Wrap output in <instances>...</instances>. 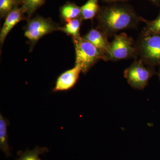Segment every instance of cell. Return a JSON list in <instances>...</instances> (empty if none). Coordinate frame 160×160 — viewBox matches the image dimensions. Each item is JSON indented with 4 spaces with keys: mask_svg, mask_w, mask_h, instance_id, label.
<instances>
[{
    "mask_svg": "<svg viewBox=\"0 0 160 160\" xmlns=\"http://www.w3.org/2000/svg\"><path fill=\"white\" fill-rule=\"evenodd\" d=\"M98 18L100 29L106 36L133 28L139 21L132 8L123 4H114L101 8Z\"/></svg>",
    "mask_w": 160,
    "mask_h": 160,
    "instance_id": "cell-1",
    "label": "cell"
},
{
    "mask_svg": "<svg viewBox=\"0 0 160 160\" xmlns=\"http://www.w3.org/2000/svg\"><path fill=\"white\" fill-rule=\"evenodd\" d=\"M75 50V65L81 66L82 72L86 73L98 60L102 58L103 53L83 37L73 38Z\"/></svg>",
    "mask_w": 160,
    "mask_h": 160,
    "instance_id": "cell-2",
    "label": "cell"
},
{
    "mask_svg": "<svg viewBox=\"0 0 160 160\" xmlns=\"http://www.w3.org/2000/svg\"><path fill=\"white\" fill-rule=\"evenodd\" d=\"M132 40L125 33L115 36L102 58L112 61L126 59L134 56L136 49L132 46Z\"/></svg>",
    "mask_w": 160,
    "mask_h": 160,
    "instance_id": "cell-3",
    "label": "cell"
},
{
    "mask_svg": "<svg viewBox=\"0 0 160 160\" xmlns=\"http://www.w3.org/2000/svg\"><path fill=\"white\" fill-rule=\"evenodd\" d=\"M144 63L142 60L136 61L124 72V76L134 89H144L155 73L154 69L146 67Z\"/></svg>",
    "mask_w": 160,
    "mask_h": 160,
    "instance_id": "cell-4",
    "label": "cell"
},
{
    "mask_svg": "<svg viewBox=\"0 0 160 160\" xmlns=\"http://www.w3.org/2000/svg\"><path fill=\"white\" fill-rule=\"evenodd\" d=\"M139 48L144 63L150 66L160 65V33L143 35Z\"/></svg>",
    "mask_w": 160,
    "mask_h": 160,
    "instance_id": "cell-5",
    "label": "cell"
},
{
    "mask_svg": "<svg viewBox=\"0 0 160 160\" xmlns=\"http://www.w3.org/2000/svg\"><path fill=\"white\" fill-rule=\"evenodd\" d=\"M56 27L51 21L42 17L30 20L26 27L25 36L32 42H36L44 36L55 31Z\"/></svg>",
    "mask_w": 160,
    "mask_h": 160,
    "instance_id": "cell-6",
    "label": "cell"
},
{
    "mask_svg": "<svg viewBox=\"0 0 160 160\" xmlns=\"http://www.w3.org/2000/svg\"><path fill=\"white\" fill-rule=\"evenodd\" d=\"M81 72L82 68L78 65H75L72 69L64 72L58 78L52 91H67L72 89L77 82Z\"/></svg>",
    "mask_w": 160,
    "mask_h": 160,
    "instance_id": "cell-7",
    "label": "cell"
},
{
    "mask_svg": "<svg viewBox=\"0 0 160 160\" xmlns=\"http://www.w3.org/2000/svg\"><path fill=\"white\" fill-rule=\"evenodd\" d=\"M24 13L25 12L22 7L18 8L16 7L7 15L0 33V42L2 45L11 29L24 19Z\"/></svg>",
    "mask_w": 160,
    "mask_h": 160,
    "instance_id": "cell-8",
    "label": "cell"
},
{
    "mask_svg": "<svg viewBox=\"0 0 160 160\" xmlns=\"http://www.w3.org/2000/svg\"><path fill=\"white\" fill-rule=\"evenodd\" d=\"M106 35L103 32L92 29L83 38L89 41L103 52V54L109 48L110 43L108 42Z\"/></svg>",
    "mask_w": 160,
    "mask_h": 160,
    "instance_id": "cell-9",
    "label": "cell"
},
{
    "mask_svg": "<svg viewBox=\"0 0 160 160\" xmlns=\"http://www.w3.org/2000/svg\"><path fill=\"white\" fill-rule=\"evenodd\" d=\"M9 125V120L0 114V149L7 157L11 156L10 147L8 143V127Z\"/></svg>",
    "mask_w": 160,
    "mask_h": 160,
    "instance_id": "cell-10",
    "label": "cell"
},
{
    "mask_svg": "<svg viewBox=\"0 0 160 160\" xmlns=\"http://www.w3.org/2000/svg\"><path fill=\"white\" fill-rule=\"evenodd\" d=\"M98 0H88L81 7V18L84 20L92 19L98 14L99 10Z\"/></svg>",
    "mask_w": 160,
    "mask_h": 160,
    "instance_id": "cell-11",
    "label": "cell"
},
{
    "mask_svg": "<svg viewBox=\"0 0 160 160\" xmlns=\"http://www.w3.org/2000/svg\"><path fill=\"white\" fill-rule=\"evenodd\" d=\"M61 12L62 17L67 22L80 16L81 18V7L75 4L69 3L62 7Z\"/></svg>",
    "mask_w": 160,
    "mask_h": 160,
    "instance_id": "cell-12",
    "label": "cell"
},
{
    "mask_svg": "<svg viewBox=\"0 0 160 160\" xmlns=\"http://www.w3.org/2000/svg\"><path fill=\"white\" fill-rule=\"evenodd\" d=\"M49 152L47 147H40L36 146L33 150L27 149L25 152L19 151L18 154L19 158L17 160H42L40 158V155Z\"/></svg>",
    "mask_w": 160,
    "mask_h": 160,
    "instance_id": "cell-13",
    "label": "cell"
},
{
    "mask_svg": "<svg viewBox=\"0 0 160 160\" xmlns=\"http://www.w3.org/2000/svg\"><path fill=\"white\" fill-rule=\"evenodd\" d=\"M82 19L76 18L67 22L65 26L61 28H58L61 30L68 35L72 36L73 38L78 37L80 36V30L82 24Z\"/></svg>",
    "mask_w": 160,
    "mask_h": 160,
    "instance_id": "cell-14",
    "label": "cell"
},
{
    "mask_svg": "<svg viewBox=\"0 0 160 160\" xmlns=\"http://www.w3.org/2000/svg\"><path fill=\"white\" fill-rule=\"evenodd\" d=\"M44 1L45 0H23L22 8L25 12L30 16L42 5Z\"/></svg>",
    "mask_w": 160,
    "mask_h": 160,
    "instance_id": "cell-15",
    "label": "cell"
},
{
    "mask_svg": "<svg viewBox=\"0 0 160 160\" xmlns=\"http://www.w3.org/2000/svg\"><path fill=\"white\" fill-rule=\"evenodd\" d=\"M147 26L143 32L144 34L160 33V11L157 18L153 21L147 22Z\"/></svg>",
    "mask_w": 160,
    "mask_h": 160,
    "instance_id": "cell-16",
    "label": "cell"
},
{
    "mask_svg": "<svg viewBox=\"0 0 160 160\" xmlns=\"http://www.w3.org/2000/svg\"><path fill=\"white\" fill-rule=\"evenodd\" d=\"M17 0H0L1 17L7 16L16 6Z\"/></svg>",
    "mask_w": 160,
    "mask_h": 160,
    "instance_id": "cell-17",
    "label": "cell"
},
{
    "mask_svg": "<svg viewBox=\"0 0 160 160\" xmlns=\"http://www.w3.org/2000/svg\"><path fill=\"white\" fill-rule=\"evenodd\" d=\"M106 2L109 3H116V2H125L126 1H128V0H103Z\"/></svg>",
    "mask_w": 160,
    "mask_h": 160,
    "instance_id": "cell-18",
    "label": "cell"
},
{
    "mask_svg": "<svg viewBox=\"0 0 160 160\" xmlns=\"http://www.w3.org/2000/svg\"><path fill=\"white\" fill-rule=\"evenodd\" d=\"M149 1L156 5H159L160 4V0H149Z\"/></svg>",
    "mask_w": 160,
    "mask_h": 160,
    "instance_id": "cell-19",
    "label": "cell"
},
{
    "mask_svg": "<svg viewBox=\"0 0 160 160\" xmlns=\"http://www.w3.org/2000/svg\"><path fill=\"white\" fill-rule=\"evenodd\" d=\"M158 76H159V79H160V69L159 70V72Z\"/></svg>",
    "mask_w": 160,
    "mask_h": 160,
    "instance_id": "cell-20",
    "label": "cell"
}]
</instances>
